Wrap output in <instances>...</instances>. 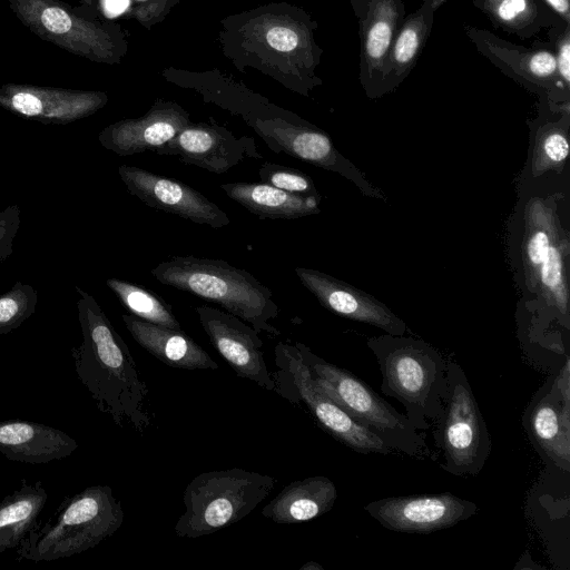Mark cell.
Listing matches in <instances>:
<instances>
[{"mask_svg": "<svg viewBox=\"0 0 570 570\" xmlns=\"http://www.w3.org/2000/svg\"><path fill=\"white\" fill-rule=\"evenodd\" d=\"M220 189L262 219H297L320 213V195H297L266 183H224Z\"/></svg>", "mask_w": 570, "mask_h": 570, "instance_id": "24", "label": "cell"}, {"mask_svg": "<svg viewBox=\"0 0 570 570\" xmlns=\"http://www.w3.org/2000/svg\"><path fill=\"white\" fill-rule=\"evenodd\" d=\"M568 252V237L559 229L551 242L542 262L538 287L543 298L556 307L561 314H568V286L566 278V254Z\"/></svg>", "mask_w": 570, "mask_h": 570, "instance_id": "30", "label": "cell"}, {"mask_svg": "<svg viewBox=\"0 0 570 570\" xmlns=\"http://www.w3.org/2000/svg\"><path fill=\"white\" fill-rule=\"evenodd\" d=\"M155 153L214 174H224L247 157L262 158L253 139L236 138L225 128L203 124H189Z\"/></svg>", "mask_w": 570, "mask_h": 570, "instance_id": "15", "label": "cell"}, {"mask_svg": "<svg viewBox=\"0 0 570 570\" xmlns=\"http://www.w3.org/2000/svg\"><path fill=\"white\" fill-rule=\"evenodd\" d=\"M559 229L554 212L548 204L539 198L528 203L522 259L527 285L531 291L538 289L542 262Z\"/></svg>", "mask_w": 570, "mask_h": 570, "instance_id": "28", "label": "cell"}, {"mask_svg": "<svg viewBox=\"0 0 570 570\" xmlns=\"http://www.w3.org/2000/svg\"><path fill=\"white\" fill-rule=\"evenodd\" d=\"M547 36L554 52L558 77L570 90V23L558 18L547 29Z\"/></svg>", "mask_w": 570, "mask_h": 570, "instance_id": "34", "label": "cell"}, {"mask_svg": "<svg viewBox=\"0 0 570 570\" xmlns=\"http://www.w3.org/2000/svg\"><path fill=\"white\" fill-rule=\"evenodd\" d=\"M434 14L432 0H422L417 9L405 16L389 51L382 96L394 91L416 66L430 37Z\"/></svg>", "mask_w": 570, "mask_h": 570, "instance_id": "25", "label": "cell"}, {"mask_svg": "<svg viewBox=\"0 0 570 570\" xmlns=\"http://www.w3.org/2000/svg\"><path fill=\"white\" fill-rule=\"evenodd\" d=\"M132 338L164 364L181 370H217L218 364L183 330H174L124 314Z\"/></svg>", "mask_w": 570, "mask_h": 570, "instance_id": "22", "label": "cell"}, {"mask_svg": "<svg viewBox=\"0 0 570 570\" xmlns=\"http://www.w3.org/2000/svg\"><path fill=\"white\" fill-rule=\"evenodd\" d=\"M107 101L100 92L6 85L0 106L43 124H68L92 115Z\"/></svg>", "mask_w": 570, "mask_h": 570, "instance_id": "16", "label": "cell"}, {"mask_svg": "<svg viewBox=\"0 0 570 570\" xmlns=\"http://www.w3.org/2000/svg\"><path fill=\"white\" fill-rule=\"evenodd\" d=\"M569 360L560 373L535 393L523 415L524 430L540 455L554 466L570 470Z\"/></svg>", "mask_w": 570, "mask_h": 570, "instance_id": "10", "label": "cell"}, {"mask_svg": "<svg viewBox=\"0 0 570 570\" xmlns=\"http://www.w3.org/2000/svg\"><path fill=\"white\" fill-rule=\"evenodd\" d=\"M18 18L35 33L68 51L100 57L106 48L98 29L55 0H8Z\"/></svg>", "mask_w": 570, "mask_h": 570, "instance_id": "17", "label": "cell"}, {"mask_svg": "<svg viewBox=\"0 0 570 570\" xmlns=\"http://www.w3.org/2000/svg\"><path fill=\"white\" fill-rule=\"evenodd\" d=\"M195 312L212 345L237 376L276 392L262 351L264 343L256 330L239 317L209 305L197 306Z\"/></svg>", "mask_w": 570, "mask_h": 570, "instance_id": "13", "label": "cell"}, {"mask_svg": "<svg viewBox=\"0 0 570 570\" xmlns=\"http://www.w3.org/2000/svg\"><path fill=\"white\" fill-rule=\"evenodd\" d=\"M106 284L131 315L165 327L183 330L171 306L148 288L118 278H108Z\"/></svg>", "mask_w": 570, "mask_h": 570, "instance_id": "29", "label": "cell"}, {"mask_svg": "<svg viewBox=\"0 0 570 570\" xmlns=\"http://www.w3.org/2000/svg\"><path fill=\"white\" fill-rule=\"evenodd\" d=\"M129 6V0H104L105 12L109 17L122 13Z\"/></svg>", "mask_w": 570, "mask_h": 570, "instance_id": "38", "label": "cell"}, {"mask_svg": "<svg viewBox=\"0 0 570 570\" xmlns=\"http://www.w3.org/2000/svg\"><path fill=\"white\" fill-rule=\"evenodd\" d=\"M118 174L128 193L151 208L215 229L230 224L222 208L185 183L130 165H120Z\"/></svg>", "mask_w": 570, "mask_h": 570, "instance_id": "12", "label": "cell"}, {"mask_svg": "<svg viewBox=\"0 0 570 570\" xmlns=\"http://www.w3.org/2000/svg\"><path fill=\"white\" fill-rule=\"evenodd\" d=\"M266 40L273 49L281 52H289L297 47L299 37L293 29L274 27L268 30Z\"/></svg>", "mask_w": 570, "mask_h": 570, "instance_id": "36", "label": "cell"}, {"mask_svg": "<svg viewBox=\"0 0 570 570\" xmlns=\"http://www.w3.org/2000/svg\"><path fill=\"white\" fill-rule=\"evenodd\" d=\"M20 207L11 205L0 212V263L13 250V239L20 227Z\"/></svg>", "mask_w": 570, "mask_h": 570, "instance_id": "35", "label": "cell"}, {"mask_svg": "<svg viewBox=\"0 0 570 570\" xmlns=\"http://www.w3.org/2000/svg\"><path fill=\"white\" fill-rule=\"evenodd\" d=\"M381 374V391L403 404L415 430L430 429L448 390L446 361L426 342L385 334L367 341Z\"/></svg>", "mask_w": 570, "mask_h": 570, "instance_id": "3", "label": "cell"}, {"mask_svg": "<svg viewBox=\"0 0 570 570\" xmlns=\"http://www.w3.org/2000/svg\"><path fill=\"white\" fill-rule=\"evenodd\" d=\"M77 448V441L59 429L26 420L0 421V453L11 461L48 463Z\"/></svg>", "mask_w": 570, "mask_h": 570, "instance_id": "20", "label": "cell"}, {"mask_svg": "<svg viewBox=\"0 0 570 570\" xmlns=\"http://www.w3.org/2000/svg\"><path fill=\"white\" fill-rule=\"evenodd\" d=\"M562 20L570 23V0H543Z\"/></svg>", "mask_w": 570, "mask_h": 570, "instance_id": "37", "label": "cell"}, {"mask_svg": "<svg viewBox=\"0 0 570 570\" xmlns=\"http://www.w3.org/2000/svg\"><path fill=\"white\" fill-rule=\"evenodd\" d=\"M136 1H145V0H136Z\"/></svg>", "mask_w": 570, "mask_h": 570, "instance_id": "41", "label": "cell"}, {"mask_svg": "<svg viewBox=\"0 0 570 570\" xmlns=\"http://www.w3.org/2000/svg\"><path fill=\"white\" fill-rule=\"evenodd\" d=\"M315 384L352 419L375 433L395 452L415 459H432V451L405 414L397 412L352 372L314 354L296 342Z\"/></svg>", "mask_w": 570, "mask_h": 570, "instance_id": "6", "label": "cell"}, {"mask_svg": "<svg viewBox=\"0 0 570 570\" xmlns=\"http://www.w3.org/2000/svg\"><path fill=\"white\" fill-rule=\"evenodd\" d=\"M568 115L569 112H564L560 120L550 121L539 127L532 164L534 176L550 169H560L567 160L569 155Z\"/></svg>", "mask_w": 570, "mask_h": 570, "instance_id": "31", "label": "cell"}, {"mask_svg": "<svg viewBox=\"0 0 570 570\" xmlns=\"http://www.w3.org/2000/svg\"><path fill=\"white\" fill-rule=\"evenodd\" d=\"M38 302L37 291L29 284L16 282L0 295V335L18 328L35 312Z\"/></svg>", "mask_w": 570, "mask_h": 570, "instance_id": "32", "label": "cell"}, {"mask_svg": "<svg viewBox=\"0 0 570 570\" xmlns=\"http://www.w3.org/2000/svg\"><path fill=\"white\" fill-rule=\"evenodd\" d=\"M124 522L120 501L108 485L66 497L47 521H39L16 548L17 560L52 561L85 552L111 537Z\"/></svg>", "mask_w": 570, "mask_h": 570, "instance_id": "4", "label": "cell"}, {"mask_svg": "<svg viewBox=\"0 0 570 570\" xmlns=\"http://www.w3.org/2000/svg\"><path fill=\"white\" fill-rule=\"evenodd\" d=\"M276 482L274 476L239 468L198 474L184 491L185 512L175 534L196 539L235 524L268 497Z\"/></svg>", "mask_w": 570, "mask_h": 570, "instance_id": "5", "label": "cell"}, {"mask_svg": "<svg viewBox=\"0 0 570 570\" xmlns=\"http://www.w3.org/2000/svg\"><path fill=\"white\" fill-rule=\"evenodd\" d=\"M48 500L41 481H21L0 503V554L16 549L38 522Z\"/></svg>", "mask_w": 570, "mask_h": 570, "instance_id": "27", "label": "cell"}, {"mask_svg": "<svg viewBox=\"0 0 570 570\" xmlns=\"http://www.w3.org/2000/svg\"><path fill=\"white\" fill-rule=\"evenodd\" d=\"M337 490L326 476H309L284 487L262 510L263 517L278 524H296L328 512Z\"/></svg>", "mask_w": 570, "mask_h": 570, "instance_id": "23", "label": "cell"}, {"mask_svg": "<svg viewBox=\"0 0 570 570\" xmlns=\"http://www.w3.org/2000/svg\"><path fill=\"white\" fill-rule=\"evenodd\" d=\"M255 131L274 153H285L314 166L350 176V164L320 129L284 121L257 122Z\"/></svg>", "mask_w": 570, "mask_h": 570, "instance_id": "21", "label": "cell"}, {"mask_svg": "<svg viewBox=\"0 0 570 570\" xmlns=\"http://www.w3.org/2000/svg\"><path fill=\"white\" fill-rule=\"evenodd\" d=\"M82 341L71 348L75 370L98 410L115 424L144 433L151 424L149 389L127 344L96 299L76 287Z\"/></svg>", "mask_w": 570, "mask_h": 570, "instance_id": "1", "label": "cell"}, {"mask_svg": "<svg viewBox=\"0 0 570 570\" xmlns=\"http://www.w3.org/2000/svg\"><path fill=\"white\" fill-rule=\"evenodd\" d=\"M190 122L175 105L155 106L145 117L115 122L98 135L104 148L119 156L155 150L174 138Z\"/></svg>", "mask_w": 570, "mask_h": 570, "instance_id": "19", "label": "cell"}, {"mask_svg": "<svg viewBox=\"0 0 570 570\" xmlns=\"http://www.w3.org/2000/svg\"><path fill=\"white\" fill-rule=\"evenodd\" d=\"M301 283L326 309L352 321L376 326L391 335H403L405 324L383 303L323 272L296 267Z\"/></svg>", "mask_w": 570, "mask_h": 570, "instance_id": "18", "label": "cell"}, {"mask_svg": "<svg viewBox=\"0 0 570 570\" xmlns=\"http://www.w3.org/2000/svg\"><path fill=\"white\" fill-rule=\"evenodd\" d=\"M358 24V78L368 98L382 96L393 39L405 18L404 0H350Z\"/></svg>", "mask_w": 570, "mask_h": 570, "instance_id": "14", "label": "cell"}, {"mask_svg": "<svg viewBox=\"0 0 570 570\" xmlns=\"http://www.w3.org/2000/svg\"><path fill=\"white\" fill-rule=\"evenodd\" d=\"M478 505L450 492L389 497L364 510L384 528L403 533H431L473 517Z\"/></svg>", "mask_w": 570, "mask_h": 570, "instance_id": "11", "label": "cell"}, {"mask_svg": "<svg viewBox=\"0 0 570 570\" xmlns=\"http://www.w3.org/2000/svg\"><path fill=\"white\" fill-rule=\"evenodd\" d=\"M277 371L272 374L276 393L292 403H303L331 436L362 454L396 453L375 433L352 419L314 382L295 345L284 342L275 347Z\"/></svg>", "mask_w": 570, "mask_h": 570, "instance_id": "8", "label": "cell"}, {"mask_svg": "<svg viewBox=\"0 0 570 570\" xmlns=\"http://www.w3.org/2000/svg\"><path fill=\"white\" fill-rule=\"evenodd\" d=\"M493 28L530 39L560 18L543 0H472Z\"/></svg>", "mask_w": 570, "mask_h": 570, "instance_id": "26", "label": "cell"}, {"mask_svg": "<svg viewBox=\"0 0 570 570\" xmlns=\"http://www.w3.org/2000/svg\"><path fill=\"white\" fill-rule=\"evenodd\" d=\"M448 0H432V8L436 12Z\"/></svg>", "mask_w": 570, "mask_h": 570, "instance_id": "40", "label": "cell"}, {"mask_svg": "<svg viewBox=\"0 0 570 570\" xmlns=\"http://www.w3.org/2000/svg\"><path fill=\"white\" fill-rule=\"evenodd\" d=\"M150 274L164 285L220 305L258 333L281 334L271 323L279 314L272 289L245 269L223 259L186 255L159 263Z\"/></svg>", "mask_w": 570, "mask_h": 570, "instance_id": "2", "label": "cell"}, {"mask_svg": "<svg viewBox=\"0 0 570 570\" xmlns=\"http://www.w3.org/2000/svg\"><path fill=\"white\" fill-rule=\"evenodd\" d=\"M301 570H323V567L315 561H308L301 567Z\"/></svg>", "mask_w": 570, "mask_h": 570, "instance_id": "39", "label": "cell"}, {"mask_svg": "<svg viewBox=\"0 0 570 570\" xmlns=\"http://www.w3.org/2000/svg\"><path fill=\"white\" fill-rule=\"evenodd\" d=\"M463 29L478 52L503 75L550 101H569L570 90L558 77L554 52L549 42L527 48L484 28L464 24Z\"/></svg>", "mask_w": 570, "mask_h": 570, "instance_id": "9", "label": "cell"}, {"mask_svg": "<svg viewBox=\"0 0 570 570\" xmlns=\"http://www.w3.org/2000/svg\"><path fill=\"white\" fill-rule=\"evenodd\" d=\"M446 374L448 390L433 433L444 456L440 466L456 476L476 475L491 454V436L462 367L449 358Z\"/></svg>", "mask_w": 570, "mask_h": 570, "instance_id": "7", "label": "cell"}, {"mask_svg": "<svg viewBox=\"0 0 570 570\" xmlns=\"http://www.w3.org/2000/svg\"><path fill=\"white\" fill-rule=\"evenodd\" d=\"M263 183L297 195H318L312 178L296 168L265 161L258 169Z\"/></svg>", "mask_w": 570, "mask_h": 570, "instance_id": "33", "label": "cell"}]
</instances>
